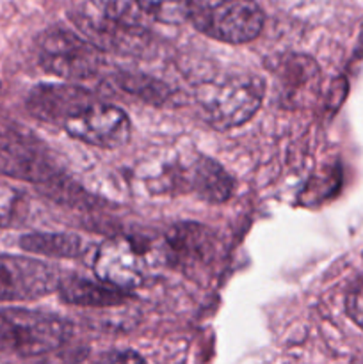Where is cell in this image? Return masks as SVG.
<instances>
[{
    "instance_id": "obj_1",
    "label": "cell",
    "mask_w": 363,
    "mask_h": 364,
    "mask_svg": "<svg viewBox=\"0 0 363 364\" xmlns=\"http://www.w3.org/2000/svg\"><path fill=\"white\" fill-rule=\"evenodd\" d=\"M27 109L36 119L100 148H120L130 139L127 114L78 85H39L28 95Z\"/></svg>"
},
{
    "instance_id": "obj_2",
    "label": "cell",
    "mask_w": 363,
    "mask_h": 364,
    "mask_svg": "<svg viewBox=\"0 0 363 364\" xmlns=\"http://www.w3.org/2000/svg\"><path fill=\"white\" fill-rule=\"evenodd\" d=\"M262 80L242 75L206 82L196 92L205 119L221 130L238 127L253 117L262 103Z\"/></svg>"
},
{
    "instance_id": "obj_3",
    "label": "cell",
    "mask_w": 363,
    "mask_h": 364,
    "mask_svg": "<svg viewBox=\"0 0 363 364\" xmlns=\"http://www.w3.org/2000/svg\"><path fill=\"white\" fill-rule=\"evenodd\" d=\"M70 323L56 315L28 309H0V352L41 355L59 348L70 336Z\"/></svg>"
},
{
    "instance_id": "obj_4",
    "label": "cell",
    "mask_w": 363,
    "mask_h": 364,
    "mask_svg": "<svg viewBox=\"0 0 363 364\" xmlns=\"http://www.w3.org/2000/svg\"><path fill=\"white\" fill-rule=\"evenodd\" d=\"M189 20L205 36L233 45L253 41L263 27L255 0H191Z\"/></svg>"
},
{
    "instance_id": "obj_5",
    "label": "cell",
    "mask_w": 363,
    "mask_h": 364,
    "mask_svg": "<svg viewBox=\"0 0 363 364\" xmlns=\"http://www.w3.org/2000/svg\"><path fill=\"white\" fill-rule=\"evenodd\" d=\"M38 55L46 71L68 80L93 77L102 66V53L93 43L63 28H52L41 36Z\"/></svg>"
},
{
    "instance_id": "obj_6",
    "label": "cell",
    "mask_w": 363,
    "mask_h": 364,
    "mask_svg": "<svg viewBox=\"0 0 363 364\" xmlns=\"http://www.w3.org/2000/svg\"><path fill=\"white\" fill-rule=\"evenodd\" d=\"M148 272V255L130 238H110L100 245L95 256L96 277L120 290L141 287Z\"/></svg>"
},
{
    "instance_id": "obj_7",
    "label": "cell",
    "mask_w": 363,
    "mask_h": 364,
    "mask_svg": "<svg viewBox=\"0 0 363 364\" xmlns=\"http://www.w3.org/2000/svg\"><path fill=\"white\" fill-rule=\"evenodd\" d=\"M59 272L25 256H0V301H34L59 288Z\"/></svg>"
},
{
    "instance_id": "obj_8",
    "label": "cell",
    "mask_w": 363,
    "mask_h": 364,
    "mask_svg": "<svg viewBox=\"0 0 363 364\" xmlns=\"http://www.w3.org/2000/svg\"><path fill=\"white\" fill-rule=\"evenodd\" d=\"M166 247L171 262L187 274L212 265L217 251L212 231L196 223L171 228L166 235Z\"/></svg>"
},
{
    "instance_id": "obj_9",
    "label": "cell",
    "mask_w": 363,
    "mask_h": 364,
    "mask_svg": "<svg viewBox=\"0 0 363 364\" xmlns=\"http://www.w3.org/2000/svg\"><path fill=\"white\" fill-rule=\"evenodd\" d=\"M0 173L23 180H45L48 162L34 137L11 130L0 135Z\"/></svg>"
},
{
    "instance_id": "obj_10",
    "label": "cell",
    "mask_w": 363,
    "mask_h": 364,
    "mask_svg": "<svg viewBox=\"0 0 363 364\" xmlns=\"http://www.w3.org/2000/svg\"><path fill=\"white\" fill-rule=\"evenodd\" d=\"M182 183L206 203H223L233 192V180L217 162L198 156L182 173Z\"/></svg>"
},
{
    "instance_id": "obj_11",
    "label": "cell",
    "mask_w": 363,
    "mask_h": 364,
    "mask_svg": "<svg viewBox=\"0 0 363 364\" xmlns=\"http://www.w3.org/2000/svg\"><path fill=\"white\" fill-rule=\"evenodd\" d=\"M60 297L64 302L85 308H105L116 306L127 301V291L103 283V281H89L85 277L71 276L59 283Z\"/></svg>"
},
{
    "instance_id": "obj_12",
    "label": "cell",
    "mask_w": 363,
    "mask_h": 364,
    "mask_svg": "<svg viewBox=\"0 0 363 364\" xmlns=\"http://www.w3.org/2000/svg\"><path fill=\"white\" fill-rule=\"evenodd\" d=\"M278 87L290 105H299L312 95L317 80V66L305 55H290L281 60L278 68Z\"/></svg>"
},
{
    "instance_id": "obj_13",
    "label": "cell",
    "mask_w": 363,
    "mask_h": 364,
    "mask_svg": "<svg viewBox=\"0 0 363 364\" xmlns=\"http://www.w3.org/2000/svg\"><path fill=\"white\" fill-rule=\"evenodd\" d=\"M20 247L56 258H75L84 251V240L77 235L66 233H32L20 240Z\"/></svg>"
},
{
    "instance_id": "obj_14",
    "label": "cell",
    "mask_w": 363,
    "mask_h": 364,
    "mask_svg": "<svg viewBox=\"0 0 363 364\" xmlns=\"http://www.w3.org/2000/svg\"><path fill=\"white\" fill-rule=\"evenodd\" d=\"M139 9L162 23L178 25L189 20L191 0H135Z\"/></svg>"
},
{
    "instance_id": "obj_15",
    "label": "cell",
    "mask_w": 363,
    "mask_h": 364,
    "mask_svg": "<svg viewBox=\"0 0 363 364\" xmlns=\"http://www.w3.org/2000/svg\"><path fill=\"white\" fill-rule=\"evenodd\" d=\"M103 16L128 25H141V13L135 0H93Z\"/></svg>"
},
{
    "instance_id": "obj_16",
    "label": "cell",
    "mask_w": 363,
    "mask_h": 364,
    "mask_svg": "<svg viewBox=\"0 0 363 364\" xmlns=\"http://www.w3.org/2000/svg\"><path fill=\"white\" fill-rule=\"evenodd\" d=\"M347 313L363 329V281L352 288L347 297Z\"/></svg>"
},
{
    "instance_id": "obj_17",
    "label": "cell",
    "mask_w": 363,
    "mask_h": 364,
    "mask_svg": "<svg viewBox=\"0 0 363 364\" xmlns=\"http://www.w3.org/2000/svg\"><path fill=\"white\" fill-rule=\"evenodd\" d=\"M96 364H146V361L134 350H116L103 355Z\"/></svg>"
}]
</instances>
